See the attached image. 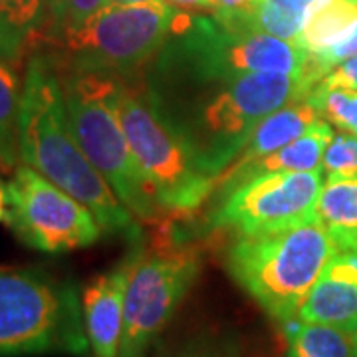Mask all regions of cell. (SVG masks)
I'll return each instance as SVG.
<instances>
[{
	"instance_id": "obj_10",
	"label": "cell",
	"mask_w": 357,
	"mask_h": 357,
	"mask_svg": "<svg viewBox=\"0 0 357 357\" xmlns=\"http://www.w3.org/2000/svg\"><path fill=\"white\" fill-rule=\"evenodd\" d=\"M321 187L324 169L258 175L222 197L213 227L255 236L312 220Z\"/></svg>"
},
{
	"instance_id": "obj_1",
	"label": "cell",
	"mask_w": 357,
	"mask_h": 357,
	"mask_svg": "<svg viewBox=\"0 0 357 357\" xmlns=\"http://www.w3.org/2000/svg\"><path fill=\"white\" fill-rule=\"evenodd\" d=\"M213 24V14L183 10L141 82L153 109L185 141L197 165L217 178L264 117L307 98L312 86L292 74L229 68L215 48Z\"/></svg>"
},
{
	"instance_id": "obj_25",
	"label": "cell",
	"mask_w": 357,
	"mask_h": 357,
	"mask_svg": "<svg viewBox=\"0 0 357 357\" xmlns=\"http://www.w3.org/2000/svg\"><path fill=\"white\" fill-rule=\"evenodd\" d=\"M258 4L260 0H218V13L215 18L236 30H252L250 18Z\"/></svg>"
},
{
	"instance_id": "obj_3",
	"label": "cell",
	"mask_w": 357,
	"mask_h": 357,
	"mask_svg": "<svg viewBox=\"0 0 357 357\" xmlns=\"http://www.w3.org/2000/svg\"><path fill=\"white\" fill-rule=\"evenodd\" d=\"M337 250L332 234L312 218L274 232L238 236L225 262L244 292L284 324L298 318L307 292Z\"/></svg>"
},
{
	"instance_id": "obj_21",
	"label": "cell",
	"mask_w": 357,
	"mask_h": 357,
	"mask_svg": "<svg viewBox=\"0 0 357 357\" xmlns=\"http://www.w3.org/2000/svg\"><path fill=\"white\" fill-rule=\"evenodd\" d=\"M20 82L13 66L0 60V163L4 171L16 165L18 149V117H20Z\"/></svg>"
},
{
	"instance_id": "obj_15",
	"label": "cell",
	"mask_w": 357,
	"mask_h": 357,
	"mask_svg": "<svg viewBox=\"0 0 357 357\" xmlns=\"http://www.w3.org/2000/svg\"><path fill=\"white\" fill-rule=\"evenodd\" d=\"M50 0H0V60L20 64L44 40Z\"/></svg>"
},
{
	"instance_id": "obj_32",
	"label": "cell",
	"mask_w": 357,
	"mask_h": 357,
	"mask_svg": "<svg viewBox=\"0 0 357 357\" xmlns=\"http://www.w3.org/2000/svg\"><path fill=\"white\" fill-rule=\"evenodd\" d=\"M354 2H357V0H354Z\"/></svg>"
},
{
	"instance_id": "obj_7",
	"label": "cell",
	"mask_w": 357,
	"mask_h": 357,
	"mask_svg": "<svg viewBox=\"0 0 357 357\" xmlns=\"http://www.w3.org/2000/svg\"><path fill=\"white\" fill-rule=\"evenodd\" d=\"M181 13L167 2L105 6L62 48L44 54L60 68L98 72L119 79L141 76L173 36Z\"/></svg>"
},
{
	"instance_id": "obj_17",
	"label": "cell",
	"mask_w": 357,
	"mask_h": 357,
	"mask_svg": "<svg viewBox=\"0 0 357 357\" xmlns=\"http://www.w3.org/2000/svg\"><path fill=\"white\" fill-rule=\"evenodd\" d=\"M314 213L340 250H357V178H326Z\"/></svg>"
},
{
	"instance_id": "obj_19",
	"label": "cell",
	"mask_w": 357,
	"mask_h": 357,
	"mask_svg": "<svg viewBox=\"0 0 357 357\" xmlns=\"http://www.w3.org/2000/svg\"><path fill=\"white\" fill-rule=\"evenodd\" d=\"M328 0H260L250 28L296 42L312 13Z\"/></svg>"
},
{
	"instance_id": "obj_23",
	"label": "cell",
	"mask_w": 357,
	"mask_h": 357,
	"mask_svg": "<svg viewBox=\"0 0 357 357\" xmlns=\"http://www.w3.org/2000/svg\"><path fill=\"white\" fill-rule=\"evenodd\" d=\"M307 98L324 121L340 131L357 135V89L318 84Z\"/></svg>"
},
{
	"instance_id": "obj_13",
	"label": "cell",
	"mask_w": 357,
	"mask_h": 357,
	"mask_svg": "<svg viewBox=\"0 0 357 357\" xmlns=\"http://www.w3.org/2000/svg\"><path fill=\"white\" fill-rule=\"evenodd\" d=\"M332 126L324 119L314 123L304 135H300L292 143L284 145L282 149L266 155L258 161H252L244 167L225 169L217 177L215 191L220 197L238 189L246 181L264 175V173H278V171H316L321 169L324 153L328 143L332 141Z\"/></svg>"
},
{
	"instance_id": "obj_2",
	"label": "cell",
	"mask_w": 357,
	"mask_h": 357,
	"mask_svg": "<svg viewBox=\"0 0 357 357\" xmlns=\"http://www.w3.org/2000/svg\"><path fill=\"white\" fill-rule=\"evenodd\" d=\"M18 149L24 165L86 204L105 234H126L129 238L139 234L131 213L76 139L58 70L44 52L32 54L26 66Z\"/></svg>"
},
{
	"instance_id": "obj_12",
	"label": "cell",
	"mask_w": 357,
	"mask_h": 357,
	"mask_svg": "<svg viewBox=\"0 0 357 357\" xmlns=\"http://www.w3.org/2000/svg\"><path fill=\"white\" fill-rule=\"evenodd\" d=\"M298 318L357 330V250H337L298 310Z\"/></svg>"
},
{
	"instance_id": "obj_30",
	"label": "cell",
	"mask_w": 357,
	"mask_h": 357,
	"mask_svg": "<svg viewBox=\"0 0 357 357\" xmlns=\"http://www.w3.org/2000/svg\"><path fill=\"white\" fill-rule=\"evenodd\" d=\"M354 335H356V347H357V330H356V332H354Z\"/></svg>"
},
{
	"instance_id": "obj_22",
	"label": "cell",
	"mask_w": 357,
	"mask_h": 357,
	"mask_svg": "<svg viewBox=\"0 0 357 357\" xmlns=\"http://www.w3.org/2000/svg\"><path fill=\"white\" fill-rule=\"evenodd\" d=\"M143 357H248L241 337L227 332H199L163 347L149 349Z\"/></svg>"
},
{
	"instance_id": "obj_9",
	"label": "cell",
	"mask_w": 357,
	"mask_h": 357,
	"mask_svg": "<svg viewBox=\"0 0 357 357\" xmlns=\"http://www.w3.org/2000/svg\"><path fill=\"white\" fill-rule=\"evenodd\" d=\"M6 225L30 248L58 255L88 248L102 236V227L88 206L64 189L22 165L6 185Z\"/></svg>"
},
{
	"instance_id": "obj_5",
	"label": "cell",
	"mask_w": 357,
	"mask_h": 357,
	"mask_svg": "<svg viewBox=\"0 0 357 357\" xmlns=\"http://www.w3.org/2000/svg\"><path fill=\"white\" fill-rule=\"evenodd\" d=\"M82 296L40 270L0 268V357L88 351Z\"/></svg>"
},
{
	"instance_id": "obj_29",
	"label": "cell",
	"mask_w": 357,
	"mask_h": 357,
	"mask_svg": "<svg viewBox=\"0 0 357 357\" xmlns=\"http://www.w3.org/2000/svg\"><path fill=\"white\" fill-rule=\"evenodd\" d=\"M6 208H8V199H6V187L0 185V220L6 218Z\"/></svg>"
},
{
	"instance_id": "obj_6",
	"label": "cell",
	"mask_w": 357,
	"mask_h": 357,
	"mask_svg": "<svg viewBox=\"0 0 357 357\" xmlns=\"http://www.w3.org/2000/svg\"><path fill=\"white\" fill-rule=\"evenodd\" d=\"M114 102L129 147L163 211L181 217L199 208L215 192L217 178L197 165L185 141L155 112L141 76L119 79Z\"/></svg>"
},
{
	"instance_id": "obj_20",
	"label": "cell",
	"mask_w": 357,
	"mask_h": 357,
	"mask_svg": "<svg viewBox=\"0 0 357 357\" xmlns=\"http://www.w3.org/2000/svg\"><path fill=\"white\" fill-rule=\"evenodd\" d=\"M107 6V0H50V20L40 46L62 48Z\"/></svg>"
},
{
	"instance_id": "obj_18",
	"label": "cell",
	"mask_w": 357,
	"mask_h": 357,
	"mask_svg": "<svg viewBox=\"0 0 357 357\" xmlns=\"http://www.w3.org/2000/svg\"><path fill=\"white\" fill-rule=\"evenodd\" d=\"M282 330L286 357H357L356 335L344 328L292 318Z\"/></svg>"
},
{
	"instance_id": "obj_27",
	"label": "cell",
	"mask_w": 357,
	"mask_h": 357,
	"mask_svg": "<svg viewBox=\"0 0 357 357\" xmlns=\"http://www.w3.org/2000/svg\"><path fill=\"white\" fill-rule=\"evenodd\" d=\"M167 4L185 8V10H201V13H211L213 16L218 13V0H165Z\"/></svg>"
},
{
	"instance_id": "obj_16",
	"label": "cell",
	"mask_w": 357,
	"mask_h": 357,
	"mask_svg": "<svg viewBox=\"0 0 357 357\" xmlns=\"http://www.w3.org/2000/svg\"><path fill=\"white\" fill-rule=\"evenodd\" d=\"M356 22L357 2L328 0L312 13L296 42L307 52L310 60L318 64L349 36Z\"/></svg>"
},
{
	"instance_id": "obj_28",
	"label": "cell",
	"mask_w": 357,
	"mask_h": 357,
	"mask_svg": "<svg viewBox=\"0 0 357 357\" xmlns=\"http://www.w3.org/2000/svg\"><path fill=\"white\" fill-rule=\"evenodd\" d=\"M145 4H165V0H107V6H145Z\"/></svg>"
},
{
	"instance_id": "obj_14",
	"label": "cell",
	"mask_w": 357,
	"mask_h": 357,
	"mask_svg": "<svg viewBox=\"0 0 357 357\" xmlns=\"http://www.w3.org/2000/svg\"><path fill=\"white\" fill-rule=\"evenodd\" d=\"M319 119L321 117L316 112L314 103L310 102V98L296 100V102L284 105L274 114L264 117L256 126L250 139L246 141L241 153L232 159V163L227 169L248 165L252 161H258L266 155L278 151L284 145L304 135L314 123H318Z\"/></svg>"
},
{
	"instance_id": "obj_4",
	"label": "cell",
	"mask_w": 357,
	"mask_h": 357,
	"mask_svg": "<svg viewBox=\"0 0 357 357\" xmlns=\"http://www.w3.org/2000/svg\"><path fill=\"white\" fill-rule=\"evenodd\" d=\"M56 70L64 89L70 126L91 165L102 173L131 215L161 225L165 211L157 201L151 181L141 171L115 112L119 77L60 66Z\"/></svg>"
},
{
	"instance_id": "obj_11",
	"label": "cell",
	"mask_w": 357,
	"mask_h": 357,
	"mask_svg": "<svg viewBox=\"0 0 357 357\" xmlns=\"http://www.w3.org/2000/svg\"><path fill=\"white\" fill-rule=\"evenodd\" d=\"M135 252L119 266L96 276L82 292L84 326L93 357H119L123 333V304Z\"/></svg>"
},
{
	"instance_id": "obj_8",
	"label": "cell",
	"mask_w": 357,
	"mask_h": 357,
	"mask_svg": "<svg viewBox=\"0 0 357 357\" xmlns=\"http://www.w3.org/2000/svg\"><path fill=\"white\" fill-rule=\"evenodd\" d=\"M203 258L191 244L165 241L135 252L129 274L119 357H143L169 326L201 274Z\"/></svg>"
},
{
	"instance_id": "obj_26",
	"label": "cell",
	"mask_w": 357,
	"mask_h": 357,
	"mask_svg": "<svg viewBox=\"0 0 357 357\" xmlns=\"http://www.w3.org/2000/svg\"><path fill=\"white\" fill-rule=\"evenodd\" d=\"M319 84L324 86H337V88L357 89V56L347 58L337 66H333V70L324 77Z\"/></svg>"
},
{
	"instance_id": "obj_24",
	"label": "cell",
	"mask_w": 357,
	"mask_h": 357,
	"mask_svg": "<svg viewBox=\"0 0 357 357\" xmlns=\"http://www.w3.org/2000/svg\"><path fill=\"white\" fill-rule=\"evenodd\" d=\"M321 169L326 178H357V135L345 131L333 133Z\"/></svg>"
},
{
	"instance_id": "obj_31",
	"label": "cell",
	"mask_w": 357,
	"mask_h": 357,
	"mask_svg": "<svg viewBox=\"0 0 357 357\" xmlns=\"http://www.w3.org/2000/svg\"><path fill=\"white\" fill-rule=\"evenodd\" d=\"M0 169H2V163H0ZM2 171H4V169H2Z\"/></svg>"
}]
</instances>
